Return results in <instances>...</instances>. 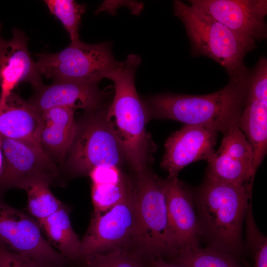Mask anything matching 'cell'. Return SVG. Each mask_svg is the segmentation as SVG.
<instances>
[{
    "mask_svg": "<svg viewBox=\"0 0 267 267\" xmlns=\"http://www.w3.org/2000/svg\"><path fill=\"white\" fill-rule=\"evenodd\" d=\"M0 29H1V26L0 25Z\"/></svg>",
    "mask_w": 267,
    "mask_h": 267,
    "instance_id": "obj_32",
    "label": "cell"
},
{
    "mask_svg": "<svg viewBox=\"0 0 267 267\" xmlns=\"http://www.w3.org/2000/svg\"><path fill=\"white\" fill-rule=\"evenodd\" d=\"M173 8L185 28L193 56L215 60L225 69L229 78L247 73L244 58L256 47L255 40L237 34L195 5L176 0Z\"/></svg>",
    "mask_w": 267,
    "mask_h": 267,
    "instance_id": "obj_4",
    "label": "cell"
},
{
    "mask_svg": "<svg viewBox=\"0 0 267 267\" xmlns=\"http://www.w3.org/2000/svg\"><path fill=\"white\" fill-rule=\"evenodd\" d=\"M125 159L101 107L85 112L76 121L73 140L61 167L75 176L89 175L95 167H117Z\"/></svg>",
    "mask_w": 267,
    "mask_h": 267,
    "instance_id": "obj_6",
    "label": "cell"
},
{
    "mask_svg": "<svg viewBox=\"0 0 267 267\" xmlns=\"http://www.w3.org/2000/svg\"><path fill=\"white\" fill-rule=\"evenodd\" d=\"M27 42L24 33L17 28L13 29L9 40L0 36V104L20 83H29L34 89L43 85L28 50Z\"/></svg>",
    "mask_w": 267,
    "mask_h": 267,
    "instance_id": "obj_14",
    "label": "cell"
},
{
    "mask_svg": "<svg viewBox=\"0 0 267 267\" xmlns=\"http://www.w3.org/2000/svg\"><path fill=\"white\" fill-rule=\"evenodd\" d=\"M248 74L229 78L223 88L207 94L166 93L150 96L144 103L149 118L203 126L224 134L239 127L246 102Z\"/></svg>",
    "mask_w": 267,
    "mask_h": 267,
    "instance_id": "obj_2",
    "label": "cell"
},
{
    "mask_svg": "<svg viewBox=\"0 0 267 267\" xmlns=\"http://www.w3.org/2000/svg\"><path fill=\"white\" fill-rule=\"evenodd\" d=\"M252 190L206 178L196 197L201 230L209 246L232 255L243 248L242 226Z\"/></svg>",
    "mask_w": 267,
    "mask_h": 267,
    "instance_id": "obj_3",
    "label": "cell"
},
{
    "mask_svg": "<svg viewBox=\"0 0 267 267\" xmlns=\"http://www.w3.org/2000/svg\"><path fill=\"white\" fill-rule=\"evenodd\" d=\"M3 163V157L1 152V149L0 148V173L2 168Z\"/></svg>",
    "mask_w": 267,
    "mask_h": 267,
    "instance_id": "obj_31",
    "label": "cell"
},
{
    "mask_svg": "<svg viewBox=\"0 0 267 267\" xmlns=\"http://www.w3.org/2000/svg\"><path fill=\"white\" fill-rule=\"evenodd\" d=\"M239 128L252 148L253 171L255 175L267 152V105L257 100L246 99Z\"/></svg>",
    "mask_w": 267,
    "mask_h": 267,
    "instance_id": "obj_19",
    "label": "cell"
},
{
    "mask_svg": "<svg viewBox=\"0 0 267 267\" xmlns=\"http://www.w3.org/2000/svg\"><path fill=\"white\" fill-rule=\"evenodd\" d=\"M136 175L132 240L139 252L154 256H176L178 251L169 225L163 179L148 168Z\"/></svg>",
    "mask_w": 267,
    "mask_h": 267,
    "instance_id": "obj_5",
    "label": "cell"
},
{
    "mask_svg": "<svg viewBox=\"0 0 267 267\" xmlns=\"http://www.w3.org/2000/svg\"><path fill=\"white\" fill-rule=\"evenodd\" d=\"M134 185L123 176L118 181L92 184L91 199L95 213L105 212L120 203L134 189Z\"/></svg>",
    "mask_w": 267,
    "mask_h": 267,
    "instance_id": "obj_23",
    "label": "cell"
},
{
    "mask_svg": "<svg viewBox=\"0 0 267 267\" xmlns=\"http://www.w3.org/2000/svg\"><path fill=\"white\" fill-rule=\"evenodd\" d=\"M3 157L0 173V198L7 190L20 188L25 182L41 179L52 183L59 170L41 147L0 136Z\"/></svg>",
    "mask_w": 267,
    "mask_h": 267,
    "instance_id": "obj_9",
    "label": "cell"
},
{
    "mask_svg": "<svg viewBox=\"0 0 267 267\" xmlns=\"http://www.w3.org/2000/svg\"><path fill=\"white\" fill-rule=\"evenodd\" d=\"M74 110L66 107H55L41 113L40 147L53 162L61 167L75 134Z\"/></svg>",
    "mask_w": 267,
    "mask_h": 267,
    "instance_id": "obj_17",
    "label": "cell"
},
{
    "mask_svg": "<svg viewBox=\"0 0 267 267\" xmlns=\"http://www.w3.org/2000/svg\"><path fill=\"white\" fill-rule=\"evenodd\" d=\"M50 12L62 23L67 31L71 43L79 40V31L86 5L73 0H45Z\"/></svg>",
    "mask_w": 267,
    "mask_h": 267,
    "instance_id": "obj_24",
    "label": "cell"
},
{
    "mask_svg": "<svg viewBox=\"0 0 267 267\" xmlns=\"http://www.w3.org/2000/svg\"><path fill=\"white\" fill-rule=\"evenodd\" d=\"M149 267H184L179 264L168 263L162 258H159L154 260Z\"/></svg>",
    "mask_w": 267,
    "mask_h": 267,
    "instance_id": "obj_30",
    "label": "cell"
},
{
    "mask_svg": "<svg viewBox=\"0 0 267 267\" xmlns=\"http://www.w3.org/2000/svg\"><path fill=\"white\" fill-rule=\"evenodd\" d=\"M37 69L42 76L53 80H70L97 84L115 66L110 42L96 44L80 40L59 52L37 55Z\"/></svg>",
    "mask_w": 267,
    "mask_h": 267,
    "instance_id": "obj_7",
    "label": "cell"
},
{
    "mask_svg": "<svg viewBox=\"0 0 267 267\" xmlns=\"http://www.w3.org/2000/svg\"><path fill=\"white\" fill-rule=\"evenodd\" d=\"M252 148L239 127L223 134L220 147L208 161L207 178L252 190L255 175L253 171Z\"/></svg>",
    "mask_w": 267,
    "mask_h": 267,
    "instance_id": "obj_11",
    "label": "cell"
},
{
    "mask_svg": "<svg viewBox=\"0 0 267 267\" xmlns=\"http://www.w3.org/2000/svg\"><path fill=\"white\" fill-rule=\"evenodd\" d=\"M39 223L48 242L66 259L81 258V241L72 228L66 206L64 205Z\"/></svg>",
    "mask_w": 267,
    "mask_h": 267,
    "instance_id": "obj_20",
    "label": "cell"
},
{
    "mask_svg": "<svg viewBox=\"0 0 267 267\" xmlns=\"http://www.w3.org/2000/svg\"><path fill=\"white\" fill-rule=\"evenodd\" d=\"M104 95L97 84L59 80L35 89L28 102L40 113L55 107L88 112L100 107Z\"/></svg>",
    "mask_w": 267,
    "mask_h": 267,
    "instance_id": "obj_15",
    "label": "cell"
},
{
    "mask_svg": "<svg viewBox=\"0 0 267 267\" xmlns=\"http://www.w3.org/2000/svg\"><path fill=\"white\" fill-rule=\"evenodd\" d=\"M0 245L29 257L42 267H62L66 258L45 239L33 217L0 198Z\"/></svg>",
    "mask_w": 267,
    "mask_h": 267,
    "instance_id": "obj_8",
    "label": "cell"
},
{
    "mask_svg": "<svg viewBox=\"0 0 267 267\" xmlns=\"http://www.w3.org/2000/svg\"><path fill=\"white\" fill-rule=\"evenodd\" d=\"M251 205L250 202L245 217L248 245L253 253L254 267H267V238L256 225Z\"/></svg>",
    "mask_w": 267,
    "mask_h": 267,
    "instance_id": "obj_26",
    "label": "cell"
},
{
    "mask_svg": "<svg viewBox=\"0 0 267 267\" xmlns=\"http://www.w3.org/2000/svg\"><path fill=\"white\" fill-rule=\"evenodd\" d=\"M0 267H42L28 257L0 245Z\"/></svg>",
    "mask_w": 267,
    "mask_h": 267,
    "instance_id": "obj_28",
    "label": "cell"
},
{
    "mask_svg": "<svg viewBox=\"0 0 267 267\" xmlns=\"http://www.w3.org/2000/svg\"><path fill=\"white\" fill-rule=\"evenodd\" d=\"M40 125L41 113L13 91L0 104V136L40 147Z\"/></svg>",
    "mask_w": 267,
    "mask_h": 267,
    "instance_id": "obj_18",
    "label": "cell"
},
{
    "mask_svg": "<svg viewBox=\"0 0 267 267\" xmlns=\"http://www.w3.org/2000/svg\"><path fill=\"white\" fill-rule=\"evenodd\" d=\"M49 185L47 181L35 179L25 182L20 188L27 193V211L39 223L64 205L53 194Z\"/></svg>",
    "mask_w": 267,
    "mask_h": 267,
    "instance_id": "obj_21",
    "label": "cell"
},
{
    "mask_svg": "<svg viewBox=\"0 0 267 267\" xmlns=\"http://www.w3.org/2000/svg\"><path fill=\"white\" fill-rule=\"evenodd\" d=\"M89 175L92 184H103L115 182L124 176L117 167L100 166L95 167Z\"/></svg>",
    "mask_w": 267,
    "mask_h": 267,
    "instance_id": "obj_29",
    "label": "cell"
},
{
    "mask_svg": "<svg viewBox=\"0 0 267 267\" xmlns=\"http://www.w3.org/2000/svg\"><path fill=\"white\" fill-rule=\"evenodd\" d=\"M217 132L203 126L186 125L166 140L161 166L168 178H177L184 167L195 161H208L215 152Z\"/></svg>",
    "mask_w": 267,
    "mask_h": 267,
    "instance_id": "obj_13",
    "label": "cell"
},
{
    "mask_svg": "<svg viewBox=\"0 0 267 267\" xmlns=\"http://www.w3.org/2000/svg\"><path fill=\"white\" fill-rule=\"evenodd\" d=\"M267 60L262 56L252 70L247 82V99L257 100L267 105Z\"/></svg>",
    "mask_w": 267,
    "mask_h": 267,
    "instance_id": "obj_27",
    "label": "cell"
},
{
    "mask_svg": "<svg viewBox=\"0 0 267 267\" xmlns=\"http://www.w3.org/2000/svg\"><path fill=\"white\" fill-rule=\"evenodd\" d=\"M189 2L244 38L255 41L267 38L266 0H190Z\"/></svg>",
    "mask_w": 267,
    "mask_h": 267,
    "instance_id": "obj_12",
    "label": "cell"
},
{
    "mask_svg": "<svg viewBox=\"0 0 267 267\" xmlns=\"http://www.w3.org/2000/svg\"><path fill=\"white\" fill-rule=\"evenodd\" d=\"M167 214L176 248L199 246L201 230L193 201L178 178L163 179Z\"/></svg>",
    "mask_w": 267,
    "mask_h": 267,
    "instance_id": "obj_16",
    "label": "cell"
},
{
    "mask_svg": "<svg viewBox=\"0 0 267 267\" xmlns=\"http://www.w3.org/2000/svg\"><path fill=\"white\" fill-rule=\"evenodd\" d=\"M178 264L184 267H246L229 254L208 246H186L176 255Z\"/></svg>",
    "mask_w": 267,
    "mask_h": 267,
    "instance_id": "obj_22",
    "label": "cell"
},
{
    "mask_svg": "<svg viewBox=\"0 0 267 267\" xmlns=\"http://www.w3.org/2000/svg\"><path fill=\"white\" fill-rule=\"evenodd\" d=\"M134 187L120 203L100 213L93 212L81 241V258L123 247L132 240L134 227Z\"/></svg>",
    "mask_w": 267,
    "mask_h": 267,
    "instance_id": "obj_10",
    "label": "cell"
},
{
    "mask_svg": "<svg viewBox=\"0 0 267 267\" xmlns=\"http://www.w3.org/2000/svg\"><path fill=\"white\" fill-rule=\"evenodd\" d=\"M140 57L131 54L117 62L106 77L113 81L115 95L105 112L106 122L127 161L136 174L148 168L155 145L146 131L149 115L136 91L134 78Z\"/></svg>",
    "mask_w": 267,
    "mask_h": 267,
    "instance_id": "obj_1",
    "label": "cell"
},
{
    "mask_svg": "<svg viewBox=\"0 0 267 267\" xmlns=\"http://www.w3.org/2000/svg\"><path fill=\"white\" fill-rule=\"evenodd\" d=\"M139 252H129L123 247L99 253L86 259L87 267H145Z\"/></svg>",
    "mask_w": 267,
    "mask_h": 267,
    "instance_id": "obj_25",
    "label": "cell"
}]
</instances>
